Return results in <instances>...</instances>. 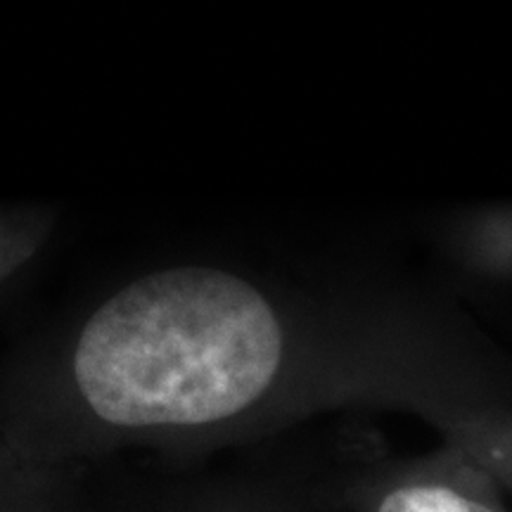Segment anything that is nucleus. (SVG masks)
<instances>
[{"label": "nucleus", "instance_id": "1", "mask_svg": "<svg viewBox=\"0 0 512 512\" xmlns=\"http://www.w3.org/2000/svg\"><path fill=\"white\" fill-rule=\"evenodd\" d=\"M304 342L290 311L245 275L174 266L107 297L74 339L81 406L124 432H204L287 394Z\"/></svg>", "mask_w": 512, "mask_h": 512}, {"label": "nucleus", "instance_id": "2", "mask_svg": "<svg viewBox=\"0 0 512 512\" xmlns=\"http://www.w3.org/2000/svg\"><path fill=\"white\" fill-rule=\"evenodd\" d=\"M325 501L337 512H508L496 486L451 451L373 465Z\"/></svg>", "mask_w": 512, "mask_h": 512}, {"label": "nucleus", "instance_id": "3", "mask_svg": "<svg viewBox=\"0 0 512 512\" xmlns=\"http://www.w3.org/2000/svg\"><path fill=\"white\" fill-rule=\"evenodd\" d=\"M121 512H332L325 498L259 484H211L178 489L159 501Z\"/></svg>", "mask_w": 512, "mask_h": 512}, {"label": "nucleus", "instance_id": "4", "mask_svg": "<svg viewBox=\"0 0 512 512\" xmlns=\"http://www.w3.org/2000/svg\"><path fill=\"white\" fill-rule=\"evenodd\" d=\"M0 512H98L60 477L0 458Z\"/></svg>", "mask_w": 512, "mask_h": 512}, {"label": "nucleus", "instance_id": "5", "mask_svg": "<svg viewBox=\"0 0 512 512\" xmlns=\"http://www.w3.org/2000/svg\"><path fill=\"white\" fill-rule=\"evenodd\" d=\"M451 448L448 451L475 467L479 475L489 479L496 489L512 491V441L486 432H451Z\"/></svg>", "mask_w": 512, "mask_h": 512}, {"label": "nucleus", "instance_id": "6", "mask_svg": "<svg viewBox=\"0 0 512 512\" xmlns=\"http://www.w3.org/2000/svg\"><path fill=\"white\" fill-rule=\"evenodd\" d=\"M48 233V223L36 211L0 214V285L22 268Z\"/></svg>", "mask_w": 512, "mask_h": 512}]
</instances>
